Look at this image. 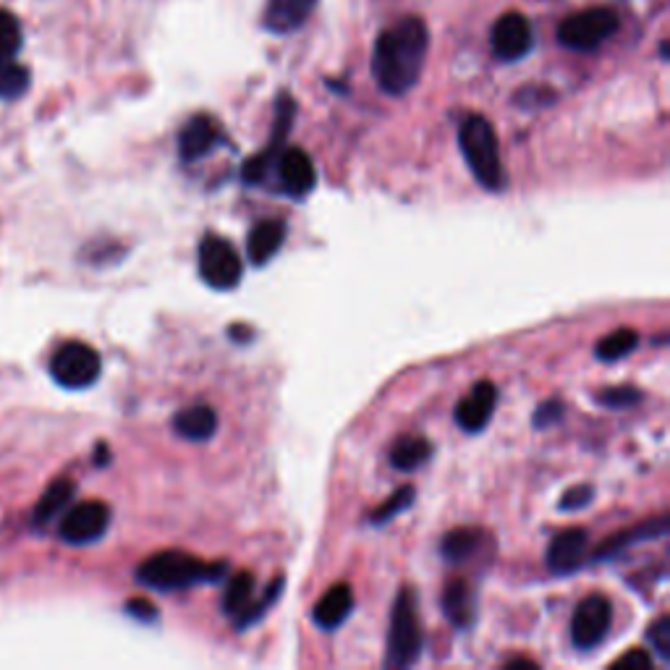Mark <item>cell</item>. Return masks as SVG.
Returning a JSON list of instances; mask_svg holds the SVG:
<instances>
[{
    "instance_id": "cell-1",
    "label": "cell",
    "mask_w": 670,
    "mask_h": 670,
    "mask_svg": "<svg viewBox=\"0 0 670 670\" xmlns=\"http://www.w3.org/2000/svg\"><path fill=\"white\" fill-rule=\"evenodd\" d=\"M430 48L427 24L420 16H407L375 39L373 74L385 95H407L422 74Z\"/></svg>"
},
{
    "instance_id": "cell-2",
    "label": "cell",
    "mask_w": 670,
    "mask_h": 670,
    "mask_svg": "<svg viewBox=\"0 0 670 670\" xmlns=\"http://www.w3.org/2000/svg\"><path fill=\"white\" fill-rule=\"evenodd\" d=\"M225 574V563H204L181 550H163L139 563L137 581L157 592L195 587L199 581H218Z\"/></svg>"
},
{
    "instance_id": "cell-3",
    "label": "cell",
    "mask_w": 670,
    "mask_h": 670,
    "mask_svg": "<svg viewBox=\"0 0 670 670\" xmlns=\"http://www.w3.org/2000/svg\"><path fill=\"white\" fill-rule=\"evenodd\" d=\"M459 144L469 171L487 191L506 189V168L501 161L497 134L484 116H467L459 129Z\"/></svg>"
},
{
    "instance_id": "cell-4",
    "label": "cell",
    "mask_w": 670,
    "mask_h": 670,
    "mask_svg": "<svg viewBox=\"0 0 670 670\" xmlns=\"http://www.w3.org/2000/svg\"><path fill=\"white\" fill-rule=\"evenodd\" d=\"M422 655V626L416 615V595L414 589H401L393 602L390 613V632H388V655L385 666L388 668H411Z\"/></svg>"
},
{
    "instance_id": "cell-5",
    "label": "cell",
    "mask_w": 670,
    "mask_h": 670,
    "mask_svg": "<svg viewBox=\"0 0 670 670\" xmlns=\"http://www.w3.org/2000/svg\"><path fill=\"white\" fill-rule=\"evenodd\" d=\"M619 26V13L608 9V5H595V9L572 13L568 19H563L559 26V43L568 50L589 52L613 37Z\"/></svg>"
},
{
    "instance_id": "cell-6",
    "label": "cell",
    "mask_w": 670,
    "mask_h": 670,
    "mask_svg": "<svg viewBox=\"0 0 670 670\" xmlns=\"http://www.w3.org/2000/svg\"><path fill=\"white\" fill-rule=\"evenodd\" d=\"M99 373H103V362L99 354L87 343L69 341L52 354L50 360V375L61 388L69 390H84L97 383Z\"/></svg>"
},
{
    "instance_id": "cell-7",
    "label": "cell",
    "mask_w": 670,
    "mask_h": 670,
    "mask_svg": "<svg viewBox=\"0 0 670 670\" xmlns=\"http://www.w3.org/2000/svg\"><path fill=\"white\" fill-rule=\"evenodd\" d=\"M242 257L223 236L208 234L199 244V275L215 291H231L242 281Z\"/></svg>"
},
{
    "instance_id": "cell-8",
    "label": "cell",
    "mask_w": 670,
    "mask_h": 670,
    "mask_svg": "<svg viewBox=\"0 0 670 670\" xmlns=\"http://www.w3.org/2000/svg\"><path fill=\"white\" fill-rule=\"evenodd\" d=\"M110 527V508L103 501H82L63 514L58 534L66 545H92Z\"/></svg>"
},
{
    "instance_id": "cell-9",
    "label": "cell",
    "mask_w": 670,
    "mask_h": 670,
    "mask_svg": "<svg viewBox=\"0 0 670 670\" xmlns=\"http://www.w3.org/2000/svg\"><path fill=\"white\" fill-rule=\"evenodd\" d=\"M613 623V606L608 597L589 595L576 606L572 619V639L579 649H595L602 645Z\"/></svg>"
},
{
    "instance_id": "cell-10",
    "label": "cell",
    "mask_w": 670,
    "mask_h": 670,
    "mask_svg": "<svg viewBox=\"0 0 670 670\" xmlns=\"http://www.w3.org/2000/svg\"><path fill=\"white\" fill-rule=\"evenodd\" d=\"M532 24L529 19L519 11H508L497 19L493 26V35H490V45H493L495 58L501 61H519L532 48Z\"/></svg>"
},
{
    "instance_id": "cell-11",
    "label": "cell",
    "mask_w": 670,
    "mask_h": 670,
    "mask_svg": "<svg viewBox=\"0 0 670 670\" xmlns=\"http://www.w3.org/2000/svg\"><path fill=\"white\" fill-rule=\"evenodd\" d=\"M497 407V388L490 380L477 383L472 393L461 398L459 407H456V422L463 433H482L493 420Z\"/></svg>"
},
{
    "instance_id": "cell-12",
    "label": "cell",
    "mask_w": 670,
    "mask_h": 670,
    "mask_svg": "<svg viewBox=\"0 0 670 670\" xmlns=\"http://www.w3.org/2000/svg\"><path fill=\"white\" fill-rule=\"evenodd\" d=\"M223 139L221 124L212 116H195L189 118L187 126L181 129L178 137V152H181V161L195 163L202 161L204 155H210L218 148V142Z\"/></svg>"
},
{
    "instance_id": "cell-13",
    "label": "cell",
    "mask_w": 670,
    "mask_h": 670,
    "mask_svg": "<svg viewBox=\"0 0 670 670\" xmlns=\"http://www.w3.org/2000/svg\"><path fill=\"white\" fill-rule=\"evenodd\" d=\"M587 542L589 537L584 529H566L550 542L548 550V568L553 574H574L576 568L584 566V559H587Z\"/></svg>"
},
{
    "instance_id": "cell-14",
    "label": "cell",
    "mask_w": 670,
    "mask_h": 670,
    "mask_svg": "<svg viewBox=\"0 0 670 670\" xmlns=\"http://www.w3.org/2000/svg\"><path fill=\"white\" fill-rule=\"evenodd\" d=\"M278 178H281L283 189L294 197H304L307 191L315 189L317 174H315V163L304 150L289 148L281 152L278 157Z\"/></svg>"
},
{
    "instance_id": "cell-15",
    "label": "cell",
    "mask_w": 670,
    "mask_h": 670,
    "mask_svg": "<svg viewBox=\"0 0 670 670\" xmlns=\"http://www.w3.org/2000/svg\"><path fill=\"white\" fill-rule=\"evenodd\" d=\"M443 613L456 628H469L477 619V589L467 579L448 581L443 589Z\"/></svg>"
},
{
    "instance_id": "cell-16",
    "label": "cell",
    "mask_w": 670,
    "mask_h": 670,
    "mask_svg": "<svg viewBox=\"0 0 670 670\" xmlns=\"http://www.w3.org/2000/svg\"><path fill=\"white\" fill-rule=\"evenodd\" d=\"M351 610H354V592H351V587L346 581L333 584V587L325 592L320 600H317L315 610H312V619L320 628H328V632H333V628L341 626L343 621L349 619Z\"/></svg>"
},
{
    "instance_id": "cell-17",
    "label": "cell",
    "mask_w": 670,
    "mask_h": 670,
    "mask_svg": "<svg viewBox=\"0 0 670 670\" xmlns=\"http://www.w3.org/2000/svg\"><path fill=\"white\" fill-rule=\"evenodd\" d=\"M283 242H286V223L283 221H260L249 231L247 238V255L249 262L262 268L281 251Z\"/></svg>"
},
{
    "instance_id": "cell-18",
    "label": "cell",
    "mask_w": 670,
    "mask_h": 670,
    "mask_svg": "<svg viewBox=\"0 0 670 670\" xmlns=\"http://www.w3.org/2000/svg\"><path fill=\"white\" fill-rule=\"evenodd\" d=\"M317 0H268L265 5V26L278 35H286L302 26L315 11Z\"/></svg>"
},
{
    "instance_id": "cell-19",
    "label": "cell",
    "mask_w": 670,
    "mask_h": 670,
    "mask_svg": "<svg viewBox=\"0 0 670 670\" xmlns=\"http://www.w3.org/2000/svg\"><path fill=\"white\" fill-rule=\"evenodd\" d=\"M176 435H181L189 443H204L218 433V414L212 407L195 403V407L181 409L174 416Z\"/></svg>"
},
{
    "instance_id": "cell-20",
    "label": "cell",
    "mask_w": 670,
    "mask_h": 670,
    "mask_svg": "<svg viewBox=\"0 0 670 670\" xmlns=\"http://www.w3.org/2000/svg\"><path fill=\"white\" fill-rule=\"evenodd\" d=\"M666 534H668V516H658V519H649L645 524H639L636 529H623V532L602 540L600 548H597V553H595V561L608 559V555L619 553V550L628 548L632 542L655 540V537H666Z\"/></svg>"
},
{
    "instance_id": "cell-21",
    "label": "cell",
    "mask_w": 670,
    "mask_h": 670,
    "mask_svg": "<svg viewBox=\"0 0 670 670\" xmlns=\"http://www.w3.org/2000/svg\"><path fill=\"white\" fill-rule=\"evenodd\" d=\"M77 495V484L71 480H58L52 482L48 490H45V495L39 497L35 516H32V521H35V527H45V524L56 519L58 514H63L66 508H69V503L74 501Z\"/></svg>"
},
{
    "instance_id": "cell-22",
    "label": "cell",
    "mask_w": 670,
    "mask_h": 670,
    "mask_svg": "<svg viewBox=\"0 0 670 670\" xmlns=\"http://www.w3.org/2000/svg\"><path fill=\"white\" fill-rule=\"evenodd\" d=\"M433 456V446H430L424 437H398L396 446L390 448V463L398 469V472H414V469L424 467Z\"/></svg>"
},
{
    "instance_id": "cell-23",
    "label": "cell",
    "mask_w": 670,
    "mask_h": 670,
    "mask_svg": "<svg viewBox=\"0 0 670 670\" xmlns=\"http://www.w3.org/2000/svg\"><path fill=\"white\" fill-rule=\"evenodd\" d=\"M480 548H482V532L477 527L454 529V532H448L440 542L443 559L448 563L469 561Z\"/></svg>"
},
{
    "instance_id": "cell-24",
    "label": "cell",
    "mask_w": 670,
    "mask_h": 670,
    "mask_svg": "<svg viewBox=\"0 0 670 670\" xmlns=\"http://www.w3.org/2000/svg\"><path fill=\"white\" fill-rule=\"evenodd\" d=\"M639 343V336L632 328H621L613 330V333L602 338L600 343L595 346V356L600 362H619L623 356H628Z\"/></svg>"
},
{
    "instance_id": "cell-25",
    "label": "cell",
    "mask_w": 670,
    "mask_h": 670,
    "mask_svg": "<svg viewBox=\"0 0 670 670\" xmlns=\"http://www.w3.org/2000/svg\"><path fill=\"white\" fill-rule=\"evenodd\" d=\"M251 597H255V576L249 572H238L236 576H231L228 587H225L223 595V613L238 615L249 606Z\"/></svg>"
},
{
    "instance_id": "cell-26",
    "label": "cell",
    "mask_w": 670,
    "mask_h": 670,
    "mask_svg": "<svg viewBox=\"0 0 670 670\" xmlns=\"http://www.w3.org/2000/svg\"><path fill=\"white\" fill-rule=\"evenodd\" d=\"M283 581H286V579H283V576H278L275 581H270V584H268V589H265V595L260 597V600H255V597H251L249 606L244 608L238 615H234L238 632H244V628H249L251 623H257V621L262 619L265 613H268L270 606H273V602H275L278 597H281V592H283Z\"/></svg>"
},
{
    "instance_id": "cell-27",
    "label": "cell",
    "mask_w": 670,
    "mask_h": 670,
    "mask_svg": "<svg viewBox=\"0 0 670 670\" xmlns=\"http://www.w3.org/2000/svg\"><path fill=\"white\" fill-rule=\"evenodd\" d=\"M30 90V71L22 63L0 61V99H16Z\"/></svg>"
},
{
    "instance_id": "cell-28",
    "label": "cell",
    "mask_w": 670,
    "mask_h": 670,
    "mask_svg": "<svg viewBox=\"0 0 670 670\" xmlns=\"http://www.w3.org/2000/svg\"><path fill=\"white\" fill-rule=\"evenodd\" d=\"M19 48H22V24L11 11L0 9V61L16 58Z\"/></svg>"
},
{
    "instance_id": "cell-29",
    "label": "cell",
    "mask_w": 670,
    "mask_h": 670,
    "mask_svg": "<svg viewBox=\"0 0 670 670\" xmlns=\"http://www.w3.org/2000/svg\"><path fill=\"white\" fill-rule=\"evenodd\" d=\"M414 495H416V490L414 487H401V490H396L393 495L388 497V501L383 503L380 508L375 510L373 516H369V524H375V527H380V524H385V521H390L393 519V516H398L401 514V510H407L411 503H414Z\"/></svg>"
},
{
    "instance_id": "cell-30",
    "label": "cell",
    "mask_w": 670,
    "mask_h": 670,
    "mask_svg": "<svg viewBox=\"0 0 670 670\" xmlns=\"http://www.w3.org/2000/svg\"><path fill=\"white\" fill-rule=\"evenodd\" d=\"M597 401L610 409H628L642 401V393L636 388H628V385H621V388H608L602 390V393H597Z\"/></svg>"
},
{
    "instance_id": "cell-31",
    "label": "cell",
    "mask_w": 670,
    "mask_h": 670,
    "mask_svg": "<svg viewBox=\"0 0 670 670\" xmlns=\"http://www.w3.org/2000/svg\"><path fill=\"white\" fill-rule=\"evenodd\" d=\"M647 639L662 660L670 658V619L668 615H660V619L647 628Z\"/></svg>"
},
{
    "instance_id": "cell-32",
    "label": "cell",
    "mask_w": 670,
    "mask_h": 670,
    "mask_svg": "<svg viewBox=\"0 0 670 670\" xmlns=\"http://www.w3.org/2000/svg\"><path fill=\"white\" fill-rule=\"evenodd\" d=\"M595 490L589 484H576V487L566 490V495L561 497V508L563 510H581L592 503Z\"/></svg>"
},
{
    "instance_id": "cell-33",
    "label": "cell",
    "mask_w": 670,
    "mask_h": 670,
    "mask_svg": "<svg viewBox=\"0 0 670 670\" xmlns=\"http://www.w3.org/2000/svg\"><path fill=\"white\" fill-rule=\"evenodd\" d=\"M563 411H566V407H563L561 401H545L540 409L534 411V427L542 430V427H550V424L561 422Z\"/></svg>"
},
{
    "instance_id": "cell-34",
    "label": "cell",
    "mask_w": 670,
    "mask_h": 670,
    "mask_svg": "<svg viewBox=\"0 0 670 670\" xmlns=\"http://www.w3.org/2000/svg\"><path fill=\"white\" fill-rule=\"evenodd\" d=\"M126 613L129 615H134L137 621H142V623H155L157 621V608L152 606L150 600H142V597H134V600H129L126 602Z\"/></svg>"
},
{
    "instance_id": "cell-35",
    "label": "cell",
    "mask_w": 670,
    "mask_h": 670,
    "mask_svg": "<svg viewBox=\"0 0 670 670\" xmlns=\"http://www.w3.org/2000/svg\"><path fill=\"white\" fill-rule=\"evenodd\" d=\"M613 668H626V670H649L653 668V658L645 653V649H632L628 655H623L621 660L613 662Z\"/></svg>"
},
{
    "instance_id": "cell-36",
    "label": "cell",
    "mask_w": 670,
    "mask_h": 670,
    "mask_svg": "<svg viewBox=\"0 0 670 670\" xmlns=\"http://www.w3.org/2000/svg\"><path fill=\"white\" fill-rule=\"evenodd\" d=\"M506 668H529V670H534V668H537V662L527 660V658H516V660H508V662H506Z\"/></svg>"
}]
</instances>
